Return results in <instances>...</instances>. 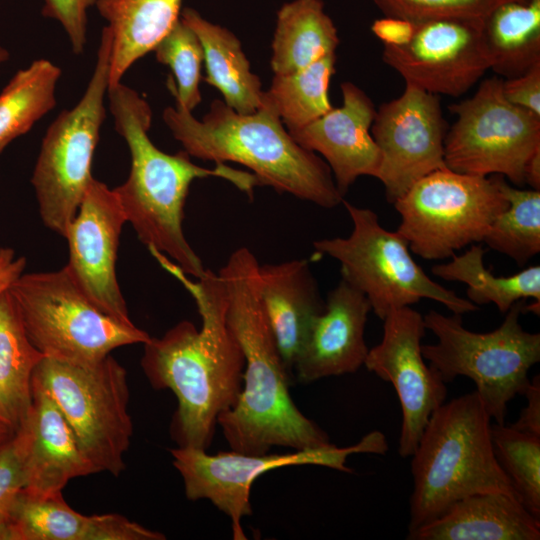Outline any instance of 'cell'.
Instances as JSON below:
<instances>
[{
	"label": "cell",
	"instance_id": "1",
	"mask_svg": "<svg viewBox=\"0 0 540 540\" xmlns=\"http://www.w3.org/2000/svg\"><path fill=\"white\" fill-rule=\"evenodd\" d=\"M160 266L191 294L202 325L183 320L144 343L142 369L155 389H170L178 400L171 436L178 447L207 450L218 418L231 409L242 389L244 357L229 330L221 278L206 269L196 281L164 254L148 250Z\"/></svg>",
	"mask_w": 540,
	"mask_h": 540
},
{
	"label": "cell",
	"instance_id": "2",
	"mask_svg": "<svg viewBox=\"0 0 540 540\" xmlns=\"http://www.w3.org/2000/svg\"><path fill=\"white\" fill-rule=\"evenodd\" d=\"M259 263L247 248L233 251L218 271L225 319L243 357L242 389L218 425L231 450L264 454L274 446L306 450L332 445L328 434L307 418L289 394L283 364L259 293Z\"/></svg>",
	"mask_w": 540,
	"mask_h": 540
},
{
	"label": "cell",
	"instance_id": "3",
	"mask_svg": "<svg viewBox=\"0 0 540 540\" xmlns=\"http://www.w3.org/2000/svg\"><path fill=\"white\" fill-rule=\"evenodd\" d=\"M107 97L115 129L130 152L129 175L114 188L127 222L148 249L166 255L186 275L202 277L206 268L183 231L184 206L192 182L219 177L252 197L259 185L256 177L226 164L198 166L184 150L163 152L149 138L152 110L143 97L122 83L110 87Z\"/></svg>",
	"mask_w": 540,
	"mask_h": 540
},
{
	"label": "cell",
	"instance_id": "4",
	"mask_svg": "<svg viewBox=\"0 0 540 540\" xmlns=\"http://www.w3.org/2000/svg\"><path fill=\"white\" fill-rule=\"evenodd\" d=\"M162 119L190 157L241 164L259 185L323 208L344 200L327 163L293 139L265 91L262 105L250 114L215 99L201 120L176 106L165 108Z\"/></svg>",
	"mask_w": 540,
	"mask_h": 540
},
{
	"label": "cell",
	"instance_id": "5",
	"mask_svg": "<svg viewBox=\"0 0 540 540\" xmlns=\"http://www.w3.org/2000/svg\"><path fill=\"white\" fill-rule=\"evenodd\" d=\"M490 421L476 391L432 413L412 455L408 533L469 495L502 492L519 500L495 457Z\"/></svg>",
	"mask_w": 540,
	"mask_h": 540
},
{
	"label": "cell",
	"instance_id": "6",
	"mask_svg": "<svg viewBox=\"0 0 540 540\" xmlns=\"http://www.w3.org/2000/svg\"><path fill=\"white\" fill-rule=\"evenodd\" d=\"M524 306V300L514 303L502 324L487 333L466 329L460 314L430 310L423 316L426 329L437 338L435 344L422 345L424 359L445 383L470 378L496 423H504L508 403L524 395L529 370L540 361V334L525 331L519 321Z\"/></svg>",
	"mask_w": 540,
	"mask_h": 540
},
{
	"label": "cell",
	"instance_id": "7",
	"mask_svg": "<svg viewBox=\"0 0 540 540\" xmlns=\"http://www.w3.org/2000/svg\"><path fill=\"white\" fill-rule=\"evenodd\" d=\"M112 34L101 32L96 63L87 87L72 108L63 110L42 139L31 184L43 224L64 237L93 180L92 163L109 90Z\"/></svg>",
	"mask_w": 540,
	"mask_h": 540
},
{
	"label": "cell",
	"instance_id": "8",
	"mask_svg": "<svg viewBox=\"0 0 540 540\" xmlns=\"http://www.w3.org/2000/svg\"><path fill=\"white\" fill-rule=\"evenodd\" d=\"M26 333L45 356L70 362L99 361L150 335L133 323L100 310L78 287L66 267L23 273L9 288Z\"/></svg>",
	"mask_w": 540,
	"mask_h": 540
},
{
	"label": "cell",
	"instance_id": "9",
	"mask_svg": "<svg viewBox=\"0 0 540 540\" xmlns=\"http://www.w3.org/2000/svg\"><path fill=\"white\" fill-rule=\"evenodd\" d=\"M342 203L353 223L350 235L316 240L313 246L340 263L342 279L364 294L379 319L421 299L439 302L453 314L478 310L425 274L412 258L406 239L398 231L383 228L374 211Z\"/></svg>",
	"mask_w": 540,
	"mask_h": 540
},
{
	"label": "cell",
	"instance_id": "10",
	"mask_svg": "<svg viewBox=\"0 0 540 540\" xmlns=\"http://www.w3.org/2000/svg\"><path fill=\"white\" fill-rule=\"evenodd\" d=\"M32 378L53 399L96 473L117 477L133 434L125 368L111 355L88 363L44 357Z\"/></svg>",
	"mask_w": 540,
	"mask_h": 540
},
{
	"label": "cell",
	"instance_id": "11",
	"mask_svg": "<svg viewBox=\"0 0 540 540\" xmlns=\"http://www.w3.org/2000/svg\"><path fill=\"white\" fill-rule=\"evenodd\" d=\"M498 179L448 168L431 172L393 203L401 217L397 231L414 254L427 260L446 259L483 241L508 206Z\"/></svg>",
	"mask_w": 540,
	"mask_h": 540
},
{
	"label": "cell",
	"instance_id": "12",
	"mask_svg": "<svg viewBox=\"0 0 540 540\" xmlns=\"http://www.w3.org/2000/svg\"><path fill=\"white\" fill-rule=\"evenodd\" d=\"M502 81L488 78L472 97L450 106L457 119L445 136L444 160L452 171L506 176L522 186L525 165L540 149V117L510 103Z\"/></svg>",
	"mask_w": 540,
	"mask_h": 540
},
{
	"label": "cell",
	"instance_id": "13",
	"mask_svg": "<svg viewBox=\"0 0 540 540\" xmlns=\"http://www.w3.org/2000/svg\"><path fill=\"white\" fill-rule=\"evenodd\" d=\"M385 437L374 431L356 445L338 448L294 450L290 453L246 454L231 450L208 454L205 449L177 447L170 450L189 500L207 499L231 520L233 539L245 540L241 519L250 515V490L255 480L273 469L296 465H320L351 472L346 459L352 453L383 454Z\"/></svg>",
	"mask_w": 540,
	"mask_h": 540
},
{
	"label": "cell",
	"instance_id": "14",
	"mask_svg": "<svg viewBox=\"0 0 540 540\" xmlns=\"http://www.w3.org/2000/svg\"><path fill=\"white\" fill-rule=\"evenodd\" d=\"M446 122L437 95L406 84L403 93L378 110L371 135L380 152L376 178L394 203L444 160Z\"/></svg>",
	"mask_w": 540,
	"mask_h": 540
},
{
	"label": "cell",
	"instance_id": "15",
	"mask_svg": "<svg viewBox=\"0 0 540 540\" xmlns=\"http://www.w3.org/2000/svg\"><path fill=\"white\" fill-rule=\"evenodd\" d=\"M382 59L406 84L453 97L467 92L491 67L481 18L417 23L408 42L384 45Z\"/></svg>",
	"mask_w": 540,
	"mask_h": 540
},
{
	"label": "cell",
	"instance_id": "16",
	"mask_svg": "<svg viewBox=\"0 0 540 540\" xmlns=\"http://www.w3.org/2000/svg\"><path fill=\"white\" fill-rule=\"evenodd\" d=\"M379 344L369 349L364 366L395 388L402 409L398 453L413 455L432 413L447 397L438 372L424 362L423 316L410 306L391 311L384 319Z\"/></svg>",
	"mask_w": 540,
	"mask_h": 540
},
{
	"label": "cell",
	"instance_id": "17",
	"mask_svg": "<svg viewBox=\"0 0 540 540\" xmlns=\"http://www.w3.org/2000/svg\"><path fill=\"white\" fill-rule=\"evenodd\" d=\"M126 222L114 188L93 178L63 238L69 250L65 267L78 287L104 313L132 324L116 274Z\"/></svg>",
	"mask_w": 540,
	"mask_h": 540
},
{
	"label": "cell",
	"instance_id": "18",
	"mask_svg": "<svg viewBox=\"0 0 540 540\" xmlns=\"http://www.w3.org/2000/svg\"><path fill=\"white\" fill-rule=\"evenodd\" d=\"M343 103L312 123L289 132L303 148L319 153L344 195L360 176H377L380 152L371 135L376 109L352 82L341 84Z\"/></svg>",
	"mask_w": 540,
	"mask_h": 540
},
{
	"label": "cell",
	"instance_id": "19",
	"mask_svg": "<svg viewBox=\"0 0 540 540\" xmlns=\"http://www.w3.org/2000/svg\"><path fill=\"white\" fill-rule=\"evenodd\" d=\"M370 311L364 294L341 278L309 326L294 365L298 381L307 384L359 370L369 351L364 330Z\"/></svg>",
	"mask_w": 540,
	"mask_h": 540
},
{
	"label": "cell",
	"instance_id": "20",
	"mask_svg": "<svg viewBox=\"0 0 540 540\" xmlns=\"http://www.w3.org/2000/svg\"><path fill=\"white\" fill-rule=\"evenodd\" d=\"M15 437L23 459L24 490L30 493H61L71 479L96 473L63 414L33 378L31 405Z\"/></svg>",
	"mask_w": 540,
	"mask_h": 540
},
{
	"label": "cell",
	"instance_id": "21",
	"mask_svg": "<svg viewBox=\"0 0 540 540\" xmlns=\"http://www.w3.org/2000/svg\"><path fill=\"white\" fill-rule=\"evenodd\" d=\"M260 298L285 369L292 378L309 326L325 306L305 259L259 265Z\"/></svg>",
	"mask_w": 540,
	"mask_h": 540
},
{
	"label": "cell",
	"instance_id": "22",
	"mask_svg": "<svg viewBox=\"0 0 540 540\" xmlns=\"http://www.w3.org/2000/svg\"><path fill=\"white\" fill-rule=\"evenodd\" d=\"M409 540H539L540 520L515 497L477 493L452 504L441 516L408 533Z\"/></svg>",
	"mask_w": 540,
	"mask_h": 540
},
{
	"label": "cell",
	"instance_id": "23",
	"mask_svg": "<svg viewBox=\"0 0 540 540\" xmlns=\"http://www.w3.org/2000/svg\"><path fill=\"white\" fill-rule=\"evenodd\" d=\"M183 0H98L95 7L112 34L109 88L151 52L180 19Z\"/></svg>",
	"mask_w": 540,
	"mask_h": 540
},
{
	"label": "cell",
	"instance_id": "24",
	"mask_svg": "<svg viewBox=\"0 0 540 540\" xmlns=\"http://www.w3.org/2000/svg\"><path fill=\"white\" fill-rule=\"evenodd\" d=\"M180 18L201 42L206 68L203 80L216 88L224 103L236 112H255L262 105L264 91L259 77L251 71L240 40L193 8L182 9Z\"/></svg>",
	"mask_w": 540,
	"mask_h": 540
},
{
	"label": "cell",
	"instance_id": "25",
	"mask_svg": "<svg viewBox=\"0 0 540 540\" xmlns=\"http://www.w3.org/2000/svg\"><path fill=\"white\" fill-rule=\"evenodd\" d=\"M339 42L322 0H292L277 11L271 69L274 75L296 72L336 53Z\"/></svg>",
	"mask_w": 540,
	"mask_h": 540
},
{
	"label": "cell",
	"instance_id": "26",
	"mask_svg": "<svg viewBox=\"0 0 540 540\" xmlns=\"http://www.w3.org/2000/svg\"><path fill=\"white\" fill-rule=\"evenodd\" d=\"M495 73L513 78L540 62V0H504L483 19Z\"/></svg>",
	"mask_w": 540,
	"mask_h": 540
},
{
	"label": "cell",
	"instance_id": "27",
	"mask_svg": "<svg viewBox=\"0 0 540 540\" xmlns=\"http://www.w3.org/2000/svg\"><path fill=\"white\" fill-rule=\"evenodd\" d=\"M45 356L32 344L9 292L0 295V410L14 430L32 400V377Z\"/></svg>",
	"mask_w": 540,
	"mask_h": 540
},
{
	"label": "cell",
	"instance_id": "28",
	"mask_svg": "<svg viewBox=\"0 0 540 540\" xmlns=\"http://www.w3.org/2000/svg\"><path fill=\"white\" fill-rule=\"evenodd\" d=\"M485 249L472 245L461 255H452L448 263L436 264L432 273L447 281L465 283L467 297L475 305L493 303L501 313L511 306L532 298L540 302V266H530L511 276H495L484 266Z\"/></svg>",
	"mask_w": 540,
	"mask_h": 540
},
{
	"label": "cell",
	"instance_id": "29",
	"mask_svg": "<svg viewBox=\"0 0 540 540\" xmlns=\"http://www.w3.org/2000/svg\"><path fill=\"white\" fill-rule=\"evenodd\" d=\"M61 68L37 59L19 69L0 92V154L56 106Z\"/></svg>",
	"mask_w": 540,
	"mask_h": 540
},
{
	"label": "cell",
	"instance_id": "30",
	"mask_svg": "<svg viewBox=\"0 0 540 540\" xmlns=\"http://www.w3.org/2000/svg\"><path fill=\"white\" fill-rule=\"evenodd\" d=\"M8 517L19 540H101L104 515L85 516L73 510L62 492L48 496L22 489Z\"/></svg>",
	"mask_w": 540,
	"mask_h": 540
},
{
	"label": "cell",
	"instance_id": "31",
	"mask_svg": "<svg viewBox=\"0 0 540 540\" xmlns=\"http://www.w3.org/2000/svg\"><path fill=\"white\" fill-rule=\"evenodd\" d=\"M336 53L286 75H274L265 91L288 132L317 120L333 107L329 99L330 80L335 73Z\"/></svg>",
	"mask_w": 540,
	"mask_h": 540
},
{
	"label": "cell",
	"instance_id": "32",
	"mask_svg": "<svg viewBox=\"0 0 540 540\" xmlns=\"http://www.w3.org/2000/svg\"><path fill=\"white\" fill-rule=\"evenodd\" d=\"M498 182L508 206L494 219L483 241L523 266L540 252V190L514 188L501 175Z\"/></svg>",
	"mask_w": 540,
	"mask_h": 540
},
{
	"label": "cell",
	"instance_id": "33",
	"mask_svg": "<svg viewBox=\"0 0 540 540\" xmlns=\"http://www.w3.org/2000/svg\"><path fill=\"white\" fill-rule=\"evenodd\" d=\"M491 441L520 502L540 520V436L495 423L491 424Z\"/></svg>",
	"mask_w": 540,
	"mask_h": 540
},
{
	"label": "cell",
	"instance_id": "34",
	"mask_svg": "<svg viewBox=\"0 0 540 540\" xmlns=\"http://www.w3.org/2000/svg\"><path fill=\"white\" fill-rule=\"evenodd\" d=\"M156 60L170 68L168 81L176 107L193 112L202 97L200 82L204 54L195 32L181 18L152 50Z\"/></svg>",
	"mask_w": 540,
	"mask_h": 540
},
{
	"label": "cell",
	"instance_id": "35",
	"mask_svg": "<svg viewBox=\"0 0 540 540\" xmlns=\"http://www.w3.org/2000/svg\"><path fill=\"white\" fill-rule=\"evenodd\" d=\"M504 0H374L385 16L415 24L442 18H481Z\"/></svg>",
	"mask_w": 540,
	"mask_h": 540
},
{
	"label": "cell",
	"instance_id": "36",
	"mask_svg": "<svg viewBox=\"0 0 540 540\" xmlns=\"http://www.w3.org/2000/svg\"><path fill=\"white\" fill-rule=\"evenodd\" d=\"M98 0H43L41 13L57 21L74 54H82L87 44L88 11Z\"/></svg>",
	"mask_w": 540,
	"mask_h": 540
},
{
	"label": "cell",
	"instance_id": "37",
	"mask_svg": "<svg viewBox=\"0 0 540 540\" xmlns=\"http://www.w3.org/2000/svg\"><path fill=\"white\" fill-rule=\"evenodd\" d=\"M25 487V471L15 433L0 441V516H7Z\"/></svg>",
	"mask_w": 540,
	"mask_h": 540
},
{
	"label": "cell",
	"instance_id": "38",
	"mask_svg": "<svg viewBox=\"0 0 540 540\" xmlns=\"http://www.w3.org/2000/svg\"><path fill=\"white\" fill-rule=\"evenodd\" d=\"M505 98L540 117V62L525 73L502 81Z\"/></svg>",
	"mask_w": 540,
	"mask_h": 540
},
{
	"label": "cell",
	"instance_id": "39",
	"mask_svg": "<svg viewBox=\"0 0 540 540\" xmlns=\"http://www.w3.org/2000/svg\"><path fill=\"white\" fill-rule=\"evenodd\" d=\"M416 24L402 18L385 16L373 22L371 30L384 45L399 46L408 42Z\"/></svg>",
	"mask_w": 540,
	"mask_h": 540
},
{
	"label": "cell",
	"instance_id": "40",
	"mask_svg": "<svg viewBox=\"0 0 540 540\" xmlns=\"http://www.w3.org/2000/svg\"><path fill=\"white\" fill-rule=\"evenodd\" d=\"M527 405L510 426L521 432L540 436V376H534L524 393Z\"/></svg>",
	"mask_w": 540,
	"mask_h": 540
},
{
	"label": "cell",
	"instance_id": "41",
	"mask_svg": "<svg viewBox=\"0 0 540 540\" xmlns=\"http://www.w3.org/2000/svg\"><path fill=\"white\" fill-rule=\"evenodd\" d=\"M26 259L10 247H0V295L24 273Z\"/></svg>",
	"mask_w": 540,
	"mask_h": 540
},
{
	"label": "cell",
	"instance_id": "42",
	"mask_svg": "<svg viewBox=\"0 0 540 540\" xmlns=\"http://www.w3.org/2000/svg\"><path fill=\"white\" fill-rule=\"evenodd\" d=\"M524 182L533 190H540V149L532 154L525 165Z\"/></svg>",
	"mask_w": 540,
	"mask_h": 540
},
{
	"label": "cell",
	"instance_id": "43",
	"mask_svg": "<svg viewBox=\"0 0 540 540\" xmlns=\"http://www.w3.org/2000/svg\"><path fill=\"white\" fill-rule=\"evenodd\" d=\"M0 540H19V535L7 516H0Z\"/></svg>",
	"mask_w": 540,
	"mask_h": 540
},
{
	"label": "cell",
	"instance_id": "44",
	"mask_svg": "<svg viewBox=\"0 0 540 540\" xmlns=\"http://www.w3.org/2000/svg\"><path fill=\"white\" fill-rule=\"evenodd\" d=\"M14 433H15V430L12 424L8 421V419L4 416V414L0 410V441L5 438H8Z\"/></svg>",
	"mask_w": 540,
	"mask_h": 540
},
{
	"label": "cell",
	"instance_id": "45",
	"mask_svg": "<svg viewBox=\"0 0 540 540\" xmlns=\"http://www.w3.org/2000/svg\"><path fill=\"white\" fill-rule=\"evenodd\" d=\"M10 52L4 46L0 45V66L8 61Z\"/></svg>",
	"mask_w": 540,
	"mask_h": 540
}]
</instances>
